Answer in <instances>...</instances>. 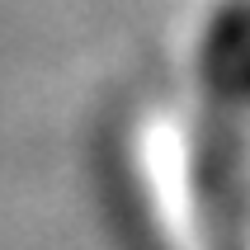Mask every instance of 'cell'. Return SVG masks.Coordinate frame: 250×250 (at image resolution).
Instances as JSON below:
<instances>
[{
  "label": "cell",
  "mask_w": 250,
  "mask_h": 250,
  "mask_svg": "<svg viewBox=\"0 0 250 250\" xmlns=\"http://www.w3.org/2000/svg\"><path fill=\"white\" fill-rule=\"evenodd\" d=\"M203 81L227 109L250 104V0H227L208 19L203 38Z\"/></svg>",
  "instance_id": "obj_1"
}]
</instances>
